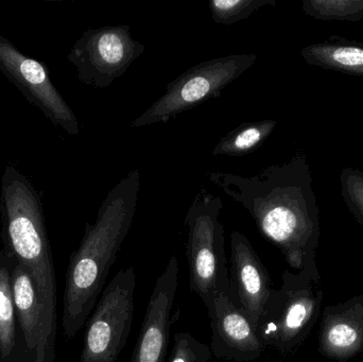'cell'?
I'll return each mask as SVG.
<instances>
[{
    "label": "cell",
    "mask_w": 363,
    "mask_h": 362,
    "mask_svg": "<svg viewBox=\"0 0 363 362\" xmlns=\"http://www.w3.org/2000/svg\"><path fill=\"white\" fill-rule=\"evenodd\" d=\"M272 120L245 123L228 132L221 138L213 148L211 155H226V157H242L253 152L262 146L269 134L274 128Z\"/></svg>",
    "instance_id": "15"
},
{
    "label": "cell",
    "mask_w": 363,
    "mask_h": 362,
    "mask_svg": "<svg viewBox=\"0 0 363 362\" xmlns=\"http://www.w3.org/2000/svg\"><path fill=\"white\" fill-rule=\"evenodd\" d=\"M136 274L119 270L86 321L80 362H117L131 333Z\"/></svg>",
    "instance_id": "6"
},
{
    "label": "cell",
    "mask_w": 363,
    "mask_h": 362,
    "mask_svg": "<svg viewBox=\"0 0 363 362\" xmlns=\"http://www.w3.org/2000/svg\"><path fill=\"white\" fill-rule=\"evenodd\" d=\"M281 288L273 289L257 325L264 348L283 356L294 354L306 341L321 315L323 291L315 261L298 274L286 270Z\"/></svg>",
    "instance_id": "3"
},
{
    "label": "cell",
    "mask_w": 363,
    "mask_h": 362,
    "mask_svg": "<svg viewBox=\"0 0 363 362\" xmlns=\"http://www.w3.org/2000/svg\"><path fill=\"white\" fill-rule=\"evenodd\" d=\"M1 240L17 263L29 271L40 303L57 323V285L42 197L17 168H4L0 188Z\"/></svg>",
    "instance_id": "2"
},
{
    "label": "cell",
    "mask_w": 363,
    "mask_h": 362,
    "mask_svg": "<svg viewBox=\"0 0 363 362\" xmlns=\"http://www.w3.org/2000/svg\"><path fill=\"white\" fill-rule=\"evenodd\" d=\"M13 256L0 250V361L32 362L26 350L17 322L11 287Z\"/></svg>",
    "instance_id": "14"
},
{
    "label": "cell",
    "mask_w": 363,
    "mask_h": 362,
    "mask_svg": "<svg viewBox=\"0 0 363 362\" xmlns=\"http://www.w3.org/2000/svg\"><path fill=\"white\" fill-rule=\"evenodd\" d=\"M320 352L347 361L363 349V297L325 308L322 315Z\"/></svg>",
    "instance_id": "13"
},
{
    "label": "cell",
    "mask_w": 363,
    "mask_h": 362,
    "mask_svg": "<svg viewBox=\"0 0 363 362\" xmlns=\"http://www.w3.org/2000/svg\"><path fill=\"white\" fill-rule=\"evenodd\" d=\"M222 206L221 198L202 188L185 218L190 289L206 310L219 293H232L224 227L219 220Z\"/></svg>",
    "instance_id": "4"
},
{
    "label": "cell",
    "mask_w": 363,
    "mask_h": 362,
    "mask_svg": "<svg viewBox=\"0 0 363 362\" xmlns=\"http://www.w3.org/2000/svg\"><path fill=\"white\" fill-rule=\"evenodd\" d=\"M0 72L55 127L72 136L80 134L76 114L53 84L48 68L42 62L23 55L2 35Z\"/></svg>",
    "instance_id": "8"
},
{
    "label": "cell",
    "mask_w": 363,
    "mask_h": 362,
    "mask_svg": "<svg viewBox=\"0 0 363 362\" xmlns=\"http://www.w3.org/2000/svg\"><path fill=\"white\" fill-rule=\"evenodd\" d=\"M211 327V351L222 361L252 362L262 357L264 346L249 317L233 299L219 293L207 310Z\"/></svg>",
    "instance_id": "9"
},
{
    "label": "cell",
    "mask_w": 363,
    "mask_h": 362,
    "mask_svg": "<svg viewBox=\"0 0 363 362\" xmlns=\"http://www.w3.org/2000/svg\"><path fill=\"white\" fill-rule=\"evenodd\" d=\"M335 61L345 66L363 65V50L358 48H339L333 55Z\"/></svg>",
    "instance_id": "18"
},
{
    "label": "cell",
    "mask_w": 363,
    "mask_h": 362,
    "mask_svg": "<svg viewBox=\"0 0 363 362\" xmlns=\"http://www.w3.org/2000/svg\"><path fill=\"white\" fill-rule=\"evenodd\" d=\"M254 53L232 55L202 62L186 70L166 86L165 93L131 123L143 128L167 123L181 113L219 97L222 91L255 63Z\"/></svg>",
    "instance_id": "5"
},
{
    "label": "cell",
    "mask_w": 363,
    "mask_h": 362,
    "mask_svg": "<svg viewBox=\"0 0 363 362\" xmlns=\"http://www.w3.org/2000/svg\"><path fill=\"white\" fill-rule=\"evenodd\" d=\"M146 46L132 38L128 25L106 26L83 32L67 55L83 84L106 89L127 72Z\"/></svg>",
    "instance_id": "7"
},
{
    "label": "cell",
    "mask_w": 363,
    "mask_h": 362,
    "mask_svg": "<svg viewBox=\"0 0 363 362\" xmlns=\"http://www.w3.org/2000/svg\"><path fill=\"white\" fill-rule=\"evenodd\" d=\"M11 287L17 322L32 362H53L57 323L52 322L38 299L29 271L13 257Z\"/></svg>",
    "instance_id": "10"
},
{
    "label": "cell",
    "mask_w": 363,
    "mask_h": 362,
    "mask_svg": "<svg viewBox=\"0 0 363 362\" xmlns=\"http://www.w3.org/2000/svg\"><path fill=\"white\" fill-rule=\"evenodd\" d=\"M178 284L179 261L174 254L155 283L131 362H167Z\"/></svg>",
    "instance_id": "11"
},
{
    "label": "cell",
    "mask_w": 363,
    "mask_h": 362,
    "mask_svg": "<svg viewBox=\"0 0 363 362\" xmlns=\"http://www.w3.org/2000/svg\"><path fill=\"white\" fill-rule=\"evenodd\" d=\"M269 2L270 0H211L208 6L216 23L232 26L249 18L260 6Z\"/></svg>",
    "instance_id": "16"
},
{
    "label": "cell",
    "mask_w": 363,
    "mask_h": 362,
    "mask_svg": "<svg viewBox=\"0 0 363 362\" xmlns=\"http://www.w3.org/2000/svg\"><path fill=\"white\" fill-rule=\"evenodd\" d=\"M140 186V171L134 169L111 189L95 222L86 223L80 246L70 256L62 316L68 339L86 324L104 291L108 272L131 229Z\"/></svg>",
    "instance_id": "1"
},
{
    "label": "cell",
    "mask_w": 363,
    "mask_h": 362,
    "mask_svg": "<svg viewBox=\"0 0 363 362\" xmlns=\"http://www.w3.org/2000/svg\"><path fill=\"white\" fill-rule=\"evenodd\" d=\"M213 353L207 344L196 340L191 334L174 335V348L167 362H211Z\"/></svg>",
    "instance_id": "17"
},
{
    "label": "cell",
    "mask_w": 363,
    "mask_h": 362,
    "mask_svg": "<svg viewBox=\"0 0 363 362\" xmlns=\"http://www.w3.org/2000/svg\"><path fill=\"white\" fill-rule=\"evenodd\" d=\"M230 272L233 299L257 329L272 282L250 240L236 231L230 234Z\"/></svg>",
    "instance_id": "12"
}]
</instances>
